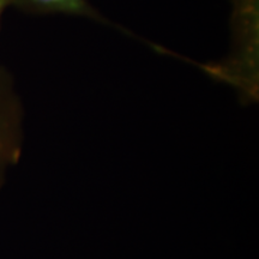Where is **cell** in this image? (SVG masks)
Listing matches in <instances>:
<instances>
[{"mask_svg":"<svg viewBox=\"0 0 259 259\" xmlns=\"http://www.w3.org/2000/svg\"><path fill=\"white\" fill-rule=\"evenodd\" d=\"M18 113L11 94L0 84V174L18 155Z\"/></svg>","mask_w":259,"mask_h":259,"instance_id":"cell-1","label":"cell"},{"mask_svg":"<svg viewBox=\"0 0 259 259\" xmlns=\"http://www.w3.org/2000/svg\"><path fill=\"white\" fill-rule=\"evenodd\" d=\"M10 2H11V0H0V12L3 11V9H4Z\"/></svg>","mask_w":259,"mask_h":259,"instance_id":"cell-3","label":"cell"},{"mask_svg":"<svg viewBox=\"0 0 259 259\" xmlns=\"http://www.w3.org/2000/svg\"><path fill=\"white\" fill-rule=\"evenodd\" d=\"M19 5L31 11L45 14H66L94 19L102 23L112 25L105 17L94 9L88 0H15Z\"/></svg>","mask_w":259,"mask_h":259,"instance_id":"cell-2","label":"cell"}]
</instances>
